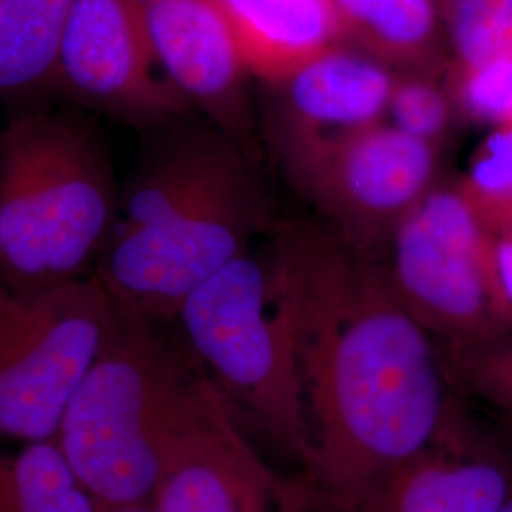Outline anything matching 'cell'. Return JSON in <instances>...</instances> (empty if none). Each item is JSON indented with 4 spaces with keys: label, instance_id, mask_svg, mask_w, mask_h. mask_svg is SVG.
Listing matches in <instances>:
<instances>
[{
    "label": "cell",
    "instance_id": "obj_1",
    "mask_svg": "<svg viewBox=\"0 0 512 512\" xmlns=\"http://www.w3.org/2000/svg\"><path fill=\"white\" fill-rule=\"evenodd\" d=\"M308 423V507L349 512L458 408L440 346L397 294L385 255L323 220L275 224Z\"/></svg>",
    "mask_w": 512,
    "mask_h": 512
},
{
    "label": "cell",
    "instance_id": "obj_2",
    "mask_svg": "<svg viewBox=\"0 0 512 512\" xmlns=\"http://www.w3.org/2000/svg\"><path fill=\"white\" fill-rule=\"evenodd\" d=\"M145 135L95 275L122 310L173 323L190 294L255 249L272 209L251 150L209 122Z\"/></svg>",
    "mask_w": 512,
    "mask_h": 512
},
{
    "label": "cell",
    "instance_id": "obj_3",
    "mask_svg": "<svg viewBox=\"0 0 512 512\" xmlns=\"http://www.w3.org/2000/svg\"><path fill=\"white\" fill-rule=\"evenodd\" d=\"M109 145L73 110L27 109L0 131V287L92 277L120 213Z\"/></svg>",
    "mask_w": 512,
    "mask_h": 512
},
{
    "label": "cell",
    "instance_id": "obj_4",
    "mask_svg": "<svg viewBox=\"0 0 512 512\" xmlns=\"http://www.w3.org/2000/svg\"><path fill=\"white\" fill-rule=\"evenodd\" d=\"M198 366L175 321L118 306L112 334L55 439L105 511L152 507L165 439Z\"/></svg>",
    "mask_w": 512,
    "mask_h": 512
},
{
    "label": "cell",
    "instance_id": "obj_5",
    "mask_svg": "<svg viewBox=\"0 0 512 512\" xmlns=\"http://www.w3.org/2000/svg\"><path fill=\"white\" fill-rule=\"evenodd\" d=\"M175 325L245 431L304 467L308 423L274 247L239 256L203 283Z\"/></svg>",
    "mask_w": 512,
    "mask_h": 512
},
{
    "label": "cell",
    "instance_id": "obj_6",
    "mask_svg": "<svg viewBox=\"0 0 512 512\" xmlns=\"http://www.w3.org/2000/svg\"><path fill=\"white\" fill-rule=\"evenodd\" d=\"M116 319L118 306L95 274L37 293L0 287V440L57 439Z\"/></svg>",
    "mask_w": 512,
    "mask_h": 512
},
{
    "label": "cell",
    "instance_id": "obj_7",
    "mask_svg": "<svg viewBox=\"0 0 512 512\" xmlns=\"http://www.w3.org/2000/svg\"><path fill=\"white\" fill-rule=\"evenodd\" d=\"M385 260L406 310L439 346L512 334L490 275L488 232L458 181H439L404 215Z\"/></svg>",
    "mask_w": 512,
    "mask_h": 512
},
{
    "label": "cell",
    "instance_id": "obj_8",
    "mask_svg": "<svg viewBox=\"0 0 512 512\" xmlns=\"http://www.w3.org/2000/svg\"><path fill=\"white\" fill-rule=\"evenodd\" d=\"M440 150L380 122L279 162L325 224L368 253L387 255L397 224L439 183Z\"/></svg>",
    "mask_w": 512,
    "mask_h": 512
},
{
    "label": "cell",
    "instance_id": "obj_9",
    "mask_svg": "<svg viewBox=\"0 0 512 512\" xmlns=\"http://www.w3.org/2000/svg\"><path fill=\"white\" fill-rule=\"evenodd\" d=\"M156 512H306L300 484L260 456L217 387L198 366L165 439Z\"/></svg>",
    "mask_w": 512,
    "mask_h": 512
},
{
    "label": "cell",
    "instance_id": "obj_10",
    "mask_svg": "<svg viewBox=\"0 0 512 512\" xmlns=\"http://www.w3.org/2000/svg\"><path fill=\"white\" fill-rule=\"evenodd\" d=\"M52 92L141 131L194 112L162 71L137 0H74L57 48Z\"/></svg>",
    "mask_w": 512,
    "mask_h": 512
},
{
    "label": "cell",
    "instance_id": "obj_11",
    "mask_svg": "<svg viewBox=\"0 0 512 512\" xmlns=\"http://www.w3.org/2000/svg\"><path fill=\"white\" fill-rule=\"evenodd\" d=\"M156 59L205 122L251 150L247 71L220 0H137Z\"/></svg>",
    "mask_w": 512,
    "mask_h": 512
},
{
    "label": "cell",
    "instance_id": "obj_12",
    "mask_svg": "<svg viewBox=\"0 0 512 512\" xmlns=\"http://www.w3.org/2000/svg\"><path fill=\"white\" fill-rule=\"evenodd\" d=\"M397 73L340 42L268 84L266 131L279 160L387 120Z\"/></svg>",
    "mask_w": 512,
    "mask_h": 512
},
{
    "label": "cell",
    "instance_id": "obj_13",
    "mask_svg": "<svg viewBox=\"0 0 512 512\" xmlns=\"http://www.w3.org/2000/svg\"><path fill=\"white\" fill-rule=\"evenodd\" d=\"M512 458L456 408L439 435L370 486L349 512H497Z\"/></svg>",
    "mask_w": 512,
    "mask_h": 512
},
{
    "label": "cell",
    "instance_id": "obj_14",
    "mask_svg": "<svg viewBox=\"0 0 512 512\" xmlns=\"http://www.w3.org/2000/svg\"><path fill=\"white\" fill-rule=\"evenodd\" d=\"M239 54L266 86L342 42L334 0H220Z\"/></svg>",
    "mask_w": 512,
    "mask_h": 512
},
{
    "label": "cell",
    "instance_id": "obj_15",
    "mask_svg": "<svg viewBox=\"0 0 512 512\" xmlns=\"http://www.w3.org/2000/svg\"><path fill=\"white\" fill-rule=\"evenodd\" d=\"M342 42L395 73L446 74L439 0H334Z\"/></svg>",
    "mask_w": 512,
    "mask_h": 512
},
{
    "label": "cell",
    "instance_id": "obj_16",
    "mask_svg": "<svg viewBox=\"0 0 512 512\" xmlns=\"http://www.w3.org/2000/svg\"><path fill=\"white\" fill-rule=\"evenodd\" d=\"M74 0H0V95L52 92L55 57Z\"/></svg>",
    "mask_w": 512,
    "mask_h": 512
},
{
    "label": "cell",
    "instance_id": "obj_17",
    "mask_svg": "<svg viewBox=\"0 0 512 512\" xmlns=\"http://www.w3.org/2000/svg\"><path fill=\"white\" fill-rule=\"evenodd\" d=\"M0 512H105L55 440L0 452Z\"/></svg>",
    "mask_w": 512,
    "mask_h": 512
},
{
    "label": "cell",
    "instance_id": "obj_18",
    "mask_svg": "<svg viewBox=\"0 0 512 512\" xmlns=\"http://www.w3.org/2000/svg\"><path fill=\"white\" fill-rule=\"evenodd\" d=\"M450 71L512 55V0H439Z\"/></svg>",
    "mask_w": 512,
    "mask_h": 512
},
{
    "label": "cell",
    "instance_id": "obj_19",
    "mask_svg": "<svg viewBox=\"0 0 512 512\" xmlns=\"http://www.w3.org/2000/svg\"><path fill=\"white\" fill-rule=\"evenodd\" d=\"M458 118L446 74L397 73L385 122L442 147Z\"/></svg>",
    "mask_w": 512,
    "mask_h": 512
},
{
    "label": "cell",
    "instance_id": "obj_20",
    "mask_svg": "<svg viewBox=\"0 0 512 512\" xmlns=\"http://www.w3.org/2000/svg\"><path fill=\"white\" fill-rule=\"evenodd\" d=\"M450 382L512 414V334L465 346H440Z\"/></svg>",
    "mask_w": 512,
    "mask_h": 512
},
{
    "label": "cell",
    "instance_id": "obj_21",
    "mask_svg": "<svg viewBox=\"0 0 512 512\" xmlns=\"http://www.w3.org/2000/svg\"><path fill=\"white\" fill-rule=\"evenodd\" d=\"M461 120L499 126L512 122V55L469 71L446 73Z\"/></svg>",
    "mask_w": 512,
    "mask_h": 512
},
{
    "label": "cell",
    "instance_id": "obj_22",
    "mask_svg": "<svg viewBox=\"0 0 512 512\" xmlns=\"http://www.w3.org/2000/svg\"><path fill=\"white\" fill-rule=\"evenodd\" d=\"M458 183L475 207L512 203V122L492 128Z\"/></svg>",
    "mask_w": 512,
    "mask_h": 512
},
{
    "label": "cell",
    "instance_id": "obj_23",
    "mask_svg": "<svg viewBox=\"0 0 512 512\" xmlns=\"http://www.w3.org/2000/svg\"><path fill=\"white\" fill-rule=\"evenodd\" d=\"M105 512H156L154 507H131V509H116V511Z\"/></svg>",
    "mask_w": 512,
    "mask_h": 512
},
{
    "label": "cell",
    "instance_id": "obj_24",
    "mask_svg": "<svg viewBox=\"0 0 512 512\" xmlns=\"http://www.w3.org/2000/svg\"><path fill=\"white\" fill-rule=\"evenodd\" d=\"M497 512H512V494L509 495V499L501 505V509Z\"/></svg>",
    "mask_w": 512,
    "mask_h": 512
}]
</instances>
